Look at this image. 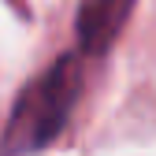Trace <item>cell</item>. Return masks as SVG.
<instances>
[{"label": "cell", "instance_id": "cell-1", "mask_svg": "<svg viewBox=\"0 0 156 156\" xmlns=\"http://www.w3.org/2000/svg\"><path fill=\"white\" fill-rule=\"evenodd\" d=\"M78 97H82V63L78 52H63L15 97L0 134V156H34L52 145L67 126Z\"/></svg>", "mask_w": 156, "mask_h": 156}, {"label": "cell", "instance_id": "cell-2", "mask_svg": "<svg viewBox=\"0 0 156 156\" xmlns=\"http://www.w3.org/2000/svg\"><path fill=\"white\" fill-rule=\"evenodd\" d=\"M134 0H82L74 15V34H78V52L82 56H104L115 37L123 34L130 19Z\"/></svg>", "mask_w": 156, "mask_h": 156}]
</instances>
